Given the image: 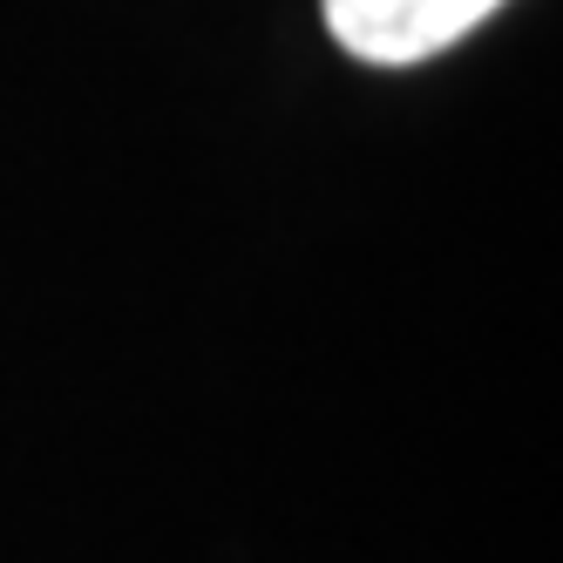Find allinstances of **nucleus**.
<instances>
[{"label": "nucleus", "instance_id": "obj_1", "mask_svg": "<svg viewBox=\"0 0 563 563\" xmlns=\"http://www.w3.org/2000/svg\"><path fill=\"white\" fill-rule=\"evenodd\" d=\"M503 0H327L333 42L374 68H408L475 34Z\"/></svg>", "mask_w": 563, "mask_h": 563}]
</instances>
